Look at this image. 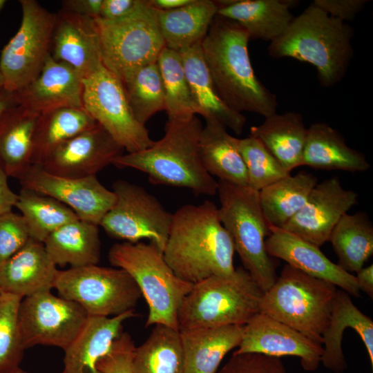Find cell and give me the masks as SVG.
<instances>
[{
    "label": "cell",
    "mask_w": 373,
    "mask_h": 373,
    "mask_svg": "<svg viewBox=\"0 0 373 373\" xmlns=\"http://www.w3.org/2000/svg\"><path fill=\"white\" fill-rule=\"evenodd\" d=\"M234 252L233 240L213 202L186 204L173 213L162 254L182 280L194 285L211 276L232 274Z\"/></svg>",
    "instance_id": "1"
},
{
    "label": "cell",
    "mask_w": 373,
    "mask_h": 373,
    "mask_svg": "<svg viewBox=\"0 0 373 373\" xmlns=\"http://www.w3.org/2000/svg\"><path fill=\"white\" fill-rule=\"evenodd\" d=\"M249 40L240 25L217 15L200 44L202 54L224 104L236 112H251L265 118L276 113L277 97L254 73Z\"/></svg>",
    "instance_id": "2"
},
{
    "label": "cell",
    "mask_w": 373,
    "mask_h": 373,
    "mask_svg": "<svg viewBox=\"0 0 373 373\" xmlns=\"http://www.w3.org/2000/svg\"><path fill=\"white\" fill-rule=\"evenodd\" d=\"M202 127L196 115L167 122L160 140L144 150L122 154L113 164L142 171L154 184L187 188L197 195H216L218 182L204 168L199 153Z\"/></svg>",
    "instance_id": "3"
},
{
    "label": "cell",
    "mask_w": 373,
    "mask_h": 373,
    "mask_svg": "<svg viewBox=\"0 0 373 373\" xmlns=\"http://www.w3.org/2000/svg\"><path fill=\"white\" fill-rule=\"evenodd\" d=\"M354 30L313 3L294 17L285 32L270 42L269 55L314 66L321 86L332 87L346 75L354 56Z\"/></svg>",
    "instance_id": "4"
},
{
    "label": "cell",
    "mask_w": 373,
    "mask_h": 373,
    "mask_svg": "<svg viewBox=\"0 0 373 373\" xmlns=\"http://www.w3.org/2000/svg\"><path fill=\"white\" fill-rule=\"evenodd\" d=\"M264 291L243 267L193 285L178 314L179 331L245 325L259 313Z\"/></svg>",
    "instance_id": "5"
},
{
    "label": "cell",
    "mask_w": 373,
    "mask_h": 373,
    "mask_svg": "<svg viewBox=\"0 0 373 373\" xmlns=\"http://www.w3.org/2000/svg\"><path fill=\"white\" fill-rule=\"evenodd\" d=\"M108 258L139 287L149 307L146 326L162 324L179 330L178 311L193 285L175 274L162 251L151 242H123L111 247Z\"/></svg>",
    "instance_id": "6"
},
{
    "label": "cell",
    "mask_w": 373,
    "mask_h": 373,
    "mask_svg": "<svg viewBox=\"0 0 373 373\" xmlns=\"http://www.w3.org/2000/svg\"><path fill=\"white\" fill-rule=\"evenodd\" d=\"M336 290L332 283L286 264L264 293L259 312L323 345Z\"/></svg>",
    "instance_id": "7"
},
{
    "label": "cell",
    "mask_w": 373,
    "mask_h": 373,
    "mask_svg": "<svg viewBox=\"0 0 373 373\" xmlns=\"http://www.w3.org/2000/svg\"><path fill=\"white\" fill-rule=\"evenodd\" d=\"M218 184L220 220L233 240L243 268L265 292L277 276L275 264L265 248L270 230L260 207L258 191L221 180Z\"/></svg>",
    "instance_id": "8"
},
{
    "label": "cell",
    "mask_w": 373,
    "mask_h": 373,
    "mask_svg": "<svg viewBox=\"0 0 373 373\" xmlns=\"http://www.w3.org/2000/svg\"><path fill=\"white\" fill-rule=\"evenodd\" d=\"M103 66L120 81L137 69L157 61L165 48L157 10L141 0L129 15L114 20L95 19Z\"/></svg>",
    "instance_id": "9"
},
{
    "label": "cell",
    "mask_w": 373,
    "mask_h": 373,
    "mask_svg": "<svg viewBox=\"0 0 373 373\" xmlns=\"http://www.w3.org/2000/svg\"><path fill=\"white\" fill-rule=\"evenodd\" d=\"M54 288L80 305L88 316H117L134 309L142 293L124 269L97 265L59 270Z\"/></svg>",
    "instance_id": "10"
},
{
    "label": "cell",
    "mask_w": 373,
    "mask_h": 373,
    "mask_svg": "<svg viewBox=\"0 0 373 373\" xmlns=\"http://www.w3.org/2000/svg\"><path fill=\"white\" fill-rule=\"evenodd\" d=\"M21 21L1 50L0 71L3 88L16 92L32 81L50 55L54 14L35 0H20Z\"/></svg>",
    "instance_id": "11"
},
{
    "label": "cell",
    "mask_w": 373,
    "mask_h": 373,
    "mask_svg": "<svg viewBox=\"0 0 373 373\" xmlns=\"http://www.w3.org/2000/svg\"><path fill=\"white\" fill-rule=\"evenodd\" d=\"M112 191L115 203L99 226L112 238L131 243L148 239L163 251L173 213L141 186L119 180L113 182Z\"/></svg>",
    "instance_id": "12"
},
{
    "label": "cell",
    "mask_w": 373,
    "mask_h": 373,
    "mask_svg": "<svg viewBox=\"0 0 373 373\" xmlns=\"http://www.w3.org/2000/svg\"><path fill=\"white\" fill-rule=\"evenodd\" d=\"M82 104L126 153L144 150L153 144L147 128L134 117L121 81L104 66L83 79Z\"/></svg>",
    "instance_id": "13"
},
{
    "label": "cell",
    "mask_w": 373,
    "mask_h": 373,
    "mask_svg": "<svg viewBox=\"0 0 373 373\" xmlns=\"http://www.w3.org/2000/svg\"><path fill=\"white\" fill-rule=\"evenodd\" d=\"M88 315L78 303L51 291L21 299L18 312L23 347L51 345L64 350L84 328Z\"/></svg>",
    "instance_id": "14"
},
{
    "label": "cell",
    "mask_w": 373,
    "mask_h": 373,
    "mask_svg": "<svg viewBox=\"0 0 373 373\" xmlns=\"http://www.w3.org/2000/svg\"><path fill=\"white\" fill-rule=\"evenodd\" d=\"M21 187L50 196L72 209L77 217L99 226L113 207L115 195L96 175L67 178L53 175L32 164L19 180Z\"/></svg>",
    "instance_id": "15"
},
{
    "label": "cell",
    "mask_w": 373,
    "mask_h": 373,
    "mask_svg": "<svg viewBox=\"0 0 373 373\" xmlns=\"http://www.w3.org/2000/svg\"><path fill=\"white\" fill-rule=\"evenodd\" d=\"M358 204V194L344 189L338 177L317 183L304 206L283 229L321 247L341 218Z\"/></svg>",
    "instance_id": "16"
},
{
    "label": "cell",
    "mask_w": 373,
    "mask_h": 373,
    "mask_svg": "<svg viewBox=\"0 0 373 373\" xmlns=\"http://www.w3.org/2000/svg\"><path fill=\"white\" fill-rule=\"evenodd\" d=\"M124 149L97 124L64 142L41 164L50 173L67 178H85L98 172L124 154ZM40 165V164H39Z\"/></svg>",
    "instance_id": "17"
},
{
    "label": "cell",
    "mask_w": 373,
    "mask_h": 373,
    "mask_svg": "<svg viewBox=\"0 0 373 373\" xmlns=\"http://www.w3.org/2000/svg\"><path fill=\"white\" fill-rule=\"evenodd\" d=\"M236 354L258 353L269 356H294L306 371H315L321 363L323 348L292 327L262 313L245 325Z\"/></svg>",
    "instance_id": "18"
},
{
    "label": "cell",
    "mask_w": 373,
    "mask_h": 373,
    "mask_svg": "<svg viewBox=\"0 0 373 373\" xmlns=\"http://www.w3.org/2000/svg\"><path fill=\"white\" fill-rule=\"evenodd\" d=\"M269 230L265 248L271 257L282 259L309 276L331 283L348 294L359 297L355 276L332 262L319 247L283 228L269 226Z\"/></svg>",
    "instance_id": "19"
},
{
    "label": "cell",
    "mask_w": 373,
    "mask_h": 373,
    "mask_svg": "<svg viewBox=\"0 0 373 373\" xmlns=\"http://www.w3.org/2000/svg\"><path fill=\"white\" fill-rule=\"evenodd\" d=\"M50 55L72 66L84 79L103 66L94 19L61 10L56 14Z\"/></svg>",
    "instance_id": "20"
},
{
    "label": "cell",
    "mask_w": 373,
    "mask_h": 373,
    "mask_svg": "<svg viewBox=\"0 0 373 373\" xmlns=\"http://www.w3.org/2000/svg\"><path fill=\"white\" fill-rule=\"evenodd\" d=\"M15 93L19 105L40 115L63 107L83 108V78L51 55L39 74Z\"/></svg>",
    "instance_id": "21"
},
{
    "label": "cell",
    "mask_w": 373,
    "mask_h": 373,
    "mask_svg": "<svg viewBox=\"0 0 373 373\" xmlns=\"http://www.w3.org/2000/svg\"><path fill=\"white\" fill-rule=\"evenodd\" d=\"M43 242L32 238L0 264V292L21 298L54 288L58 272Z\"/></svg>",
    "instance_id": "22"
},
{
    "label": "cell",
    "mask_w": 373,
    "mask_h": 373,
    "mask_svg": "<svg viewBox=\"0 0 373 373\" xmlns=\"http://www.w3.org/2000/svg\"><path fill=\"white\" fill-rule=\"evenodd\" d=\"M135 316V309L113 317L88 316L81 332L64 350L62 372L102 373L97 368V362L122 333L123 323Z\"/></svg>",
    "instance_id": "23"
},
{
    "label": "cell",
    "mask_w": 373,
    "mask_h": 373,
    "mask_svg": "<svg viewBox=\"0 0 373 373\" xmlns=\"http://www.w3.org/2000/svg\"><path fill=\"white\" fill-rule=\"evenodd\" d=\"M352 328L363 342L373 367V321L353 303L349 294L337 289L329 325L323 334L321 363L327 369L342 373L347 367L342 341L344 330Z\"/></svg>",
    "instance_id": "24"
},
{
    "label": "cell",
    "mask_w": 373,
    "mask_h": 373,
    "mask_svg": "<svg viewBox=\"0 0 373 373\" xmlns=\"http://www.w3.org/2000/svg\"><path fill=\"white\" fill-rule=\"evenodd\" d=\"M217 15L232 20L249 35L250 39L273 41L287 29L293 18L290 8L294 1H215Z\"/></svg>",
    "instance_id": "25"
},
{
    "label": "cell",
    "mask_w": 373,
    "mask_h": 373,
    "mask_svg": "<svg viewBox=\"0 0 373 373\" xmlns=\"http://www.w3.org/2000/svg\"><path fill=\"white\" fill-rule=\"evenodd\" d=\"M201 43L179 51L197 114L220 122L240 135L246 118L228 107L219 96L205 64Z\"/></svg>",
    "instance_id": "26"
},
{
    "label": "cell",
    "mask_w": 373,
    "mask_h": 373,
    "mask_svg": "<svg viewBox=\"0 0 373 373\" xmlns=\"http://www.w3.org/2000/svg\"><path fill=\"white\" fill-rule=\"evenodd\" d=\"M245 325H224L180 331L184 373H216L225 355L242 341Z\"/></svg>",
    "instance_id": "27"
},
{
    "label": "cell",
    "mask_w": 373,
    "mask_h": 373,
    "mask_svg": "<svg viewBox=\"0 0 373 373\" xmlns=\"http://www.w3.org/2000/svg\"><path fill=\"white\" fill-rule=\"evenodd\" d=\"M302 166L350 172H363L370 167L363 153L350 148L337 130L323 122L307 128Z\"/></svg>",
    "instance_id": "28"
},
{
    "label": "cell",
    "mask_w": 373,
    "mask_h": 373,
    "mask_svg": "<svg viewBox=\"0 0 373 373\" xmlns=\"http://www.w3.org/2000/svg\"><path fill=\"white\" fill-rule=\"evenodd\" d=\"M40 114L17 105L0 123V164L8 177L20 180L32 165Z\"/></svg>",
    "instance_id": "29"
},
{
    "label": "cell",
    "mask_w": 373,
    "mask_h": 373,
    "mask_svg": "<svg viewBox=\"0 0 373 373\" xmlns=\"http://www.w3.org/2000/svg\"><path fill=\"white\" fill-rule=\"evenodd\" d=\"M200 135L199 153L207 172L219 180L247 186V170L237 146L238 138L222 124L205 120Z\"/></svg>",
    "instance_id": "30"
},
{
    "label": "cell",
    "mask_w": 373,
    "mask_h": 373,
    "mask_svg": "<svg viewBox=\"0 0 373 373\" xmlns=\"http://www.w3.org/2000/svg\"><path fill=\"white\" fill-rule=\"evenodd\" d=\"M249 135L258 139L289 172L302 166L307 128L299 113H276L251 126Z\"/></svg>",
    "instance_id": "31"
},
{
    "label": "cell",
    "mask_w": 373,
    "mask_h": 373,
    "mask_svg": "<svg viewBox=\"0 0 373 373\" xmlns=\"http://www.w3.org/2000/svg\"><path fill=\"white\" fill-rule=\"evenodd\" d=\"M56 266L79 267L97 265L101 242L98 226L77 219L52 232L44 242Z\"/></svg>",
    "instance_id": "32"
},
{
    "label": "cell",
    "mask_w": 373,
    "mask_h": 373,
    "mask_svg": "<svg viewBox=\"0 0 373 373\" xmlns=\"http://www.w3.org/2000/svg\"><path fill=\"white\" fill-rule=\"evenodd\" d=\"M217 12V5L211 0H193L177 9L157 10L165 47L180 51L201 43Z\"/></svg>",
    "instance_id": "33"
},
{
    "label": "cell",
    "mask_w": 373,
    "mask_h": 373,
    "mask_svg": "<svg viewBox=\"0 0 373 373\" xmlns=\"http://www.w3.org/2000/svg\"><path fill=\"white\" fill-rule=\"evenodd\" d=\"M317 183L314 175L300 171L259 191L260 207L268 224L283 228L304 206Z\"/></svg>",
    "instance_id": "34"
},
{
    "label": "cell",
    "mask_w": 373,
    "mask_h": 373,
    "mask_svg": "<svg viewBox=\"0 0 373 373\" xmlns=\"http://www.w3.org/2000/svg\"><path fill=\"white\" fill-rule=\"evenodd\" d=\"M133 373H184V356L178 329L155 325L146 340L135 347Z\"/></svg>",
    "instance_id": "35"
},
{
    "label": "cell",
    "mask_w": 373,
    "mask_h": 373,
    "mask_svg": "<svg viewBox=\"0 0 373 373\" xmlns=\"http://www.w3.org/2000/svg\"><path fill=\"white\" fill-rule=\"evenodd\" d=\"M345 271L357 273L373 254V225L365 212L343 215L329 240Z\"/></svg>",
    "instance_id": "36"
},
{
    "label": "cell",
    "mask_w": 373,
    "mask_h": 373,
    "mask_svg": "<svg viewBox=\"0 0 373 373\" xmlns=\"http://www.w3.org/2000/svg\"><path fill=\"white\" fill-rule=\"evenodd\" d=\"M97 124L84 110L63 107L40 115L36 128L32 164H42L57 146Z\"/></svg>",
    "instance_id": "37"
},
{
    "label": "cell",
    "mask_w": 373,
    "mask_h": 373,
    "mask_svg": "<svg viewBox=\"0 0 373 373\" xmlns=\"http://www.w3.org/2000/svg\"><path fill=\"white\" fill-rule=\"evenodd\" d=\"M15 207L21 213L30 237L43 242L55 231L79 219L64 204L47 195L21 187Z\"/></svg>",
    "instance_id": "38"
},
{
    "label": "cell",
    "mask_w": 373,
    "mask_h": 373,
    "mask_svg": "<svg viewBox=\"0 0 373 373\" xmlns=\"http://www.w3.org/2000/svg\"><path fill=\"white\" fill-rule=\"evenodd\" d=\"M135 119L142 124L165 110V94L157 63L144 66L121 81Z\"/></svg>",
    "instance_id": "39"
},
{
    "label": "cell",
    "mask_w": 373,
    "mask_h": 373,
    "mask_svg": "<svg viewBox=\"0 0 373 373\" xmlns=\"http://www.w3.org/2000/svg\"><path fill=\"white\" fill-rule=\"evenodd\" d=\"M162 76L168 122L197 114L179 51L165 47L157 61Z\"/></svg>",
    "instance_id": "40"
},
{
    "label": "cell",
    "mask_w": 373,
    "mask_h": 373,
    "mask_svg": "<svg viewBox=\"0 0 373 373\" xmlns=\"http://www.w3.org/2000/svg\"><path fill=\"white\" fill-rule=\"evenodd\" d=\"M237 146L251 189L259 191L290 175L258 139L251 135L238 139Z\"/></svg>",
    "instance_id": "41"
},
{
    "label": "cell",
    "mask_w": 373,
    "mask_h": 373,
    "mask_svg": "<svg viewBox=\"0 0 373 373\" xmlns=\"http://www.w3.org/2000/svg\"><path fill=\"white\" fill-rule=\"evenodd\" d=\"M21 298L0 292V373L18 367L23 358V347L18 320Z\"/></svg>",
    "instance_id": "42"
},
{
    "label": "cell",
    "mask_w": 373,
    "mask_h": 373,
    "mask_svg": "<svg viewBox=\"0 0 373 373\" xmlns=\"http://www.w3.org/2000/svg\"><path fill=\"white\" fill-rule=\"evenodd\" d=\"M30 238L21 215L12 211L0 215V264L23 247Z\"/></svg>",
    "instance_id": "43"
},
{
    "label": "cell",
    "mask_w": 373,
    "mask_h": 373,
    "mask_svg": "<svg viewBox=\"0 0 373 373\" xmlns=\"http://www.w3.org/2000/svg\"><path fill=\"white\" fill-rule=\"evenodd\" d=\"M218 373H287L278 357L258 353H233Z\"/></svg>",
    "instance_id": "44"
},
{
    "label": "cell",
    "mask_w": 373,
    "mask_h": 373,
    "mask_svg": "<svg viewBox=\"0 0 373 373\" xmlns=\"http://www.w3.org/2000/svg\"><path fill=\"white\" fill-rule=\"evenodd\" d=\"M135 348L131 335L122 332L109 352L97 362V370L102 373H133L132 358Z\"/></svg>",
    "instance_id": "45"
},
{
    "label": "cell",
    "mask_w": 373,
    "mask_h": 373,
    "mask_svg": "<svg viewBox=\"0 0 373 373\" xmlns=\"http://www.w3.org/2000/svg\"><path fill=\"white\" fill-rule=\"evenodd\" d=\"M367 0H314L313 4L329 16L341 20H354L363 10Z\"/></svg>",
    "instance_id": "46"
},
{
    "label": "cell",
    "mask_w": 373,
    "mask_h": 373,
    "mask_svg": "<svg viewBox=\"0 0 373 373\" xmlns=\"http://www.w3.org/2000/svg\"><path fill=\"white\" fill-rule=\"evenodd\" d=\"M141 0H103L100 17L114 20L125 17L132 13Z\"/></svg>",
    "instance_id": "47"
},
{
    "label": "cell",
    "mask_w": 373,
    "mask_h": 373,
    "mask_svg": "<svg viewBox=\"0 0 373 373\" xmlns=\"http://www.w3.org/2000/svg\"><path fill=\"white\" fill-rule=\"evenodd\" d=\"M103 0H64L61 10L97 19L100 17Z\"/></svg>",
    "instance_id": "48"
},
{
    "label": "cell",
    "mask_w": 373,
    "mask_h": 373,
    "mask_svg": "<svg viewBox=\"0 0 373 373\" xmlns=\"http://www.w3.org/2000/svg\"><path fill=\"white\" fill-rule=\"evenodd\" d=\"M8 177L0 164V215L11 211L17 200V194L9 186Z\"/></svg>",
    "instance_id": "49"
},
{
    "label": "cell",
    "mask_w": 373,
    "mask_h": 373,
    "mask_svg": "<svg viewBox=\"0 0 373 373\" xmlns=\"http://www.w3.org/2000/svg\"><path fill=\"white\" fill-rule=\"evenodd\" d=\"M359 290L373 298V265L361 268L355 276Z\"/></svg>",
    "instance_id": "50"
},
{
    "label": "cell",
    "mask_w": 373,
    "mask_h": 373,
    "mask_svg": "<svg viewBox=\"0 0 373 373\" xmlns=\"http://www.w3.org/2000/svg\"><path fill=\"white\" fill-rule=\"evenodd\" d=\"M18 104L15 92L4 88L0 90V123L6 114Z\"/></svg>",
    "instance_id": "51"
},
{
    "label": "cell",
    "mask_w": 373,
    "mask_h": 373,
    "mask_svg": "<svg viewBox=\"0 0 373 373\" xmlns=\"http://www.w3.org/2000/svg\"><path fill=\"white\" fill-rule=\"evenodd\" d=\"M193 0H150L152 6L157 10H174L189 4Z\"/></svg>",
    "instance_id": "52"
},
{
    "label": "cell",
    "mask_w": 373,
    "mask_h": 373,
    "mask_svg": "<svg viewBox=\"0 0 373 373\" xmlns=\"http://www.w3.org/2000/svg\"><path fill=\"white\" fill-rule=\"evenodd\" d=\"M8 373H28V372L23 371L20 367H18V368H17V369H15V370H12L11 372H8ZM61 373H63V372H61Z\"/></svg>",
    "instance_id": "53"
},
{
    "label": "cell",
    "mask_w": 373,
    "mask_h": 373,
    "mask_svg": "<svg viewBox=\"0 0 373 373\" xmlns=\"http://www.w3.org/2000/svg\"><path fill=\"white\" fill-rule=\"evenodd\" d=\"M3 85H4V81H3V75L0 71V90L2 89L3 88Z\"/></svg>",
    "instance_id": "54"
},
{
    "label": "cell",
    "mask_w": 373,
    "mask_h": 373,
    "mask_svg": "<svg viewBox=\"0 0 373 373\" xmlns=\"http://www.w3.org/2000/svg\"><path fill=\"white\" fill-rule=\"evenodd\" d=\"M6 0H0V12L3 10V8L4 6L6 5Z\"/></svg>",
    "instance_id": "55"
}]
</instances>
